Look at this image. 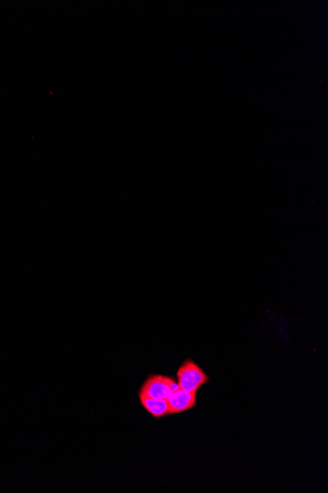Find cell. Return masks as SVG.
<instances>
[{"label": "cell", "instance_id": "obj_2", "mask_svg": "<svg viewBox=\"0 0 328 493\" xmlns=\"http://www.w3.org/2000/svg\"><path fill=\"white\" fill-rule=\"evenodd\" d=\"M178 388L173 378L164 376H150L140 387L139 396L149 397L157 400H167Z\"/></svg>", "mask_w": 328, "mask_h": 493}, {"label": "cell", "instance_id": "obj_3", "mask_svg": "<svg viewBox=\"0 0 328 493\" xmlns=\"http://www.w3.org/2000/svg\"><path fill=\"white\" fill-rule=\"evenodd\" d=\"M197 392H186L177 388L167 399L171 414L183 413L196 406Z\"/></svg>", "mask_w": 328, "mask_h": 493}, {"label": "cell", "instance_id": "obj_4", "mask_svg": "<svg viewBox=\"0 0 328 493\" xmlns=\"http://www.w3.org/2000/svg\"><path fill=\"white\" fill-rule=\"evenodd\" d=\"M140 404L144 406L145 411H149L150 415L155 418H162L167 415H171L169 401L157 400V399L149 398V397L139 396Z\"/></svg>", "mask_w": 328, "mask_h": 493}, {"label": "cell", "instance_id": "obj_1", "mask_svg": "<svg viewBox=\"0 0 328 493\" xmlns=\"http://www.w3.org/2000/svg\"><path fill=\"white\" fill-rule=\"evenodd\" d=\"M209 376L192 359H186L177 371V386L186 392H197L206 384Z\"/></svg>", "mask_w": 328, "mask_h": 493}]
</instances>
